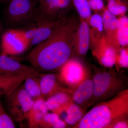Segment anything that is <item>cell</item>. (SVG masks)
<instances>
[{"mask_svg": "<svg viewBox=\"0 0 128 128\" xmlns=\"http://www.w3.org/2000/svg\"><path fill=\"white\" fill-rule=\"evenodd\" d=\"M87 108L73 102L66 110V116L64 121L68 126L74 127L82 119Z\"/></svg>", "mask_w": 128, "mask_h": 128, "instance_id": "obj_21", "label": "cell"}, {"mask_svg": "<svg viewBox=\"0 0 128 128\" xmlns=\"http://www.w3.org/2000/svg\"><path fill=\"white\" fill-rule=\"evenodd\" d=\"M104 35L108 42L118 51L121 48L117 39V29L120 22L119 17L110 12L105 7L102 12Z\"/></svg>", "mask_w": 128, "mask_h": 128, "instance_id": "obj_13", "label": "cell"}, {"mask_svg": "<svg viewBox=\"0 0 128 128\" xmlns=\"http://www.w3.org/2000/svg\"><path fill=\"white\" fill-rule=\"evenodd\" d=\"M68 126L59 116L54 113L48 112L39 124V128H65Z\"/></svg>", "mask_w": 128, "mask_h": 128, "instance_id": "obj_22", "label": "cell"}, {"mask_svg": "<svg viewBox=\"0 0 128 128\" xmlns=\"http://www.w3.org/2000/svg\"><path fill=\"white\" fill-rule=\"evenodd\" d=\"M119 17V23L117 32V41L121 48L128 47V17L125 15Z\"/></svg>", "mask_w": 128, "mask_h": 128, "instance_id": "obj_23", "label": "cell"}, {"mask_svg": "<svg viewBox=\"0 0 128 128\" xmlns=\"http://www.w3.org/2000/svg\"><path fill=\"white\" fill-rule=\"evenodd\" d=\"M16 126L5 108L0 96V128H14Z\"/></svg>", "mask_w": 128, "mask_h": 128, "instance_id": "obj_26", "label": "cell"}, {"mask_svg": "<svg viewBox=\"0 0 128 128\" xmlns=\"http://www.w3.org/2000/svg\"><path fill=\"white\" fill-rule=\"evenodd\" d=\"M90 48V28L88 22L80 19L74 44L75 57L84 58Z\"/></svg>", "mask_w": 128, "mask_h": 128, "instance_id": "obj_12", "label": "cell"}, {"mask_svg": "<svg viewBox=\"0 0 128 128\" xmlns=\"http://www.w3.org/2000/svg\"><path fill=\"white\" fill-rule=\"evenodd\" d=\"M74 8L78 13L80 19L88 22L92 15L87 0H72Z\"/></svg>", "mask_w": 128, "mask_h": 128, "instance_id": "obj_25", "label": "cell"}, {"mask_svg": "<svg viewBox=\"0 0 128 128\" xmlns=\"http://www.w3.org/2000/svg\"><path fill=\"white\" fill-rule=\"evenodd\" d=\"M128 90L126 89L112 98L94 105L74 128H108L113 123L128 118Z\"/></svg>", "mask_w": 128, "mask_h": 128, "instance_id": "obj_2", "label": "cell"}, {"mask_svg": "<svg viewBox=\"0 0 128 128\" xmlns=\"http://www.w3.org/2000/svg\"><path fill=\"white\" fill-rule=\"evenodd\" d=\"M105 6L110 12L117 17L124 16L128 12V2L126 0H105Z\"/></svg>", "mask_w": 128, "mask_h": 128, "instance_id": "obj_24", "label": "cell"}, {"mask_svg": "<svg viewBox=\"0 0 128 128\" xmlns=\"http://www.w3.org/2000/svg\"><path fill=\"white\" fill-rule=\"evenodd\" d=\"M92 68L93 93L90 106L112 98L126 89L127 79L118 71L95 65Z\"/></svg>", "mask_w": 128, "mask_h": 128, "instance_id": "obj_3", "label": "cell"}, {"mask_svg": "<svg viewBox=\"0 0 128 128\" xmlns=\"http://www.w3.org/2000/svg\"><path fill=\"white\" fill-rule=\"evenodd\" d=\"M34 2H35V3H37V4H38V2H39V0H32Z\"/></svg>", "mask_w": 128, "mask_h": 128, "instance_id": "obj_32", "label": "cell"}, {"mask_svg": "<svg viewBox=\"0 0 128 128\" xmlns=\"http://www.w3.org/2000/svg\"><path fill=\"white\" fill-rule=\"evenodd\" d=\"M80 19L70 14L61 21L48 38L34 46L26 58L40 72L58 73L64 64L75 57V38Z\"/></svg>", "mask_w": 128, "mask_h": 128, "instance_id": "obj_1", "label": "cell"}, {"mask_svg": "<svg viewBox=\"0 0 128 128\" xmlns=\"http://www.w3.org/2000/svg\"><path fill=\"white\" fill-rule=\"evenodd\" d=\"M30 74H0V96H7L22 84Z\"/></svg>", "mask_w": 128, "mask_h": 128, "instance_id": "obj_16", "label": "cell"}, {"mask_svg": "<svg viewBox=\"0 0 128 128\" xmlns=\"http://www.w3.org/2000/svg\"><path fill=\"white\" fill-rule=\"evenodd\" d=\"M2 29V25L1 23L0 22V33L1 32Z\"/></svg>", "mask_w": 128, "mask_h": 128, "instance_id": "obj_31", "label": "cell"}, {"mask_svg": "<svg viewBox=\"0 0 128 128\" xmlns=\"http://www.w3.org/2000/svg\"><path fill=\"white\" fill-rule=\"evenodd\" d=\"M45 101L43 98L34 101L26 119L29 128H39V124L41 120L48 112Z\"/></svg>", "mask_w": 128, "mask_h": 128, "instance_id": "obj_17", "label": "cell"}, {"mask_svg": "<svg viewBox=\"0 0 128 128\" xmlns=\"http://www.w3.org/2000/svg\"></svg>", "mask_w": 128, "mask_h": 128, "instance_id": "obj_33", "label": "cell"}, {"mask_svg": "<svg viewBox=\"0 0 128 128\" xmlns=\"http://www.w3.org/2000/svg\"><path fill=\"white\" fill-rule=\"evenodd\" d=\"M4 12L8 28H26L36 22L38 4L32 0H10Z\"/></svg>", "mask_w": 128, "mask_h": 128, "instance_id": "obj_4", "label": "cell"}, {"mask_svg": "<svg viewBox=\"0 0 128 128\" xmlns=\"http://www.w3.org/2000/svg\"><path fill=\"white\" fill-rule=\"evenodd\" d=\"M90 28V48L96 45L104 36V29L102 14L94 12L88 22Z\"/></svg>", "mask_w": 128, "mask_h": 128, "instance_id": "obj_18", "label": "cell"}, {"mask_svg": "<svg viewBox=\"0 0 128 128\" xmlns=\"http://www.w3.org/2000/svg\"><path fill=\"white\" fill-rule=\"evenodd\" d=\"M40 83L42 98L45 100L60 92H71V89L62 81L58 73H41Z\"/></svg>", "mask_w": 128, "mask_h": 128, "instance_id": "obj_9", "label": "cell"}, {"mask_svg": "<svg viewBox=\"0 0 128 128\" xmlns=\"http://www.w3.org/2000/svg\"><path fill=\"white\" fill-rule=\"evenodd\" d=\"M61 21L36 24L34 36L30 42V48L36 46L48 39Z\"/></svg>", "mask_w": 128, "mask_h": 128, "instance_id": "obj_19", "label": "cell"}, {"mask_svg": "<svg viewBox=\"0 0 128 128\" xmlns=\"http://www.w3.org/2000/svg\"><path fill=\"white\" fill-rule=\"evenodd\" d=\"M29 44L24 37L22 30L8 28L1 37L0 54L16 56L29 48Z\"/></svg>", "mask_w": 128, "mask_h": 128, "instance_id": "obj_7", "label": "cell"}, {"mask_svg": "<svg viewBox=\"0 0 128 128\" xmlns=\"http://www.w3.org/2000/svg\"><path fill=\"white\" fill-rule=\"evenodd\" d=\"M87 1L92 11L102 14L105 7L104 0H87Z\"/></svg>", "mask_w": 128, "mask_h": 128, "instance_id": "obj_28", "label": "cell"}, {"mask_svg": "<svg viewBox=\"0 0 128 128\" xmlns=\"http://www.w3.org/2000/svg\"><path fill=\"white\" fill-rule=\"evenodd\" d=\"M32 66L21 64L8 55L0 54V74H39Z\"/></svg>", "mask_w": 128, "mask_h": 128, "instance_id": "obj_14", "label": "cell"}, {"mask_svg": "<svg viewBox=\"0 0 128 128\" xmlns=\"http://www.w3.org/2000/svg\"><path fill=\"white\" fill-rule=\"evenodd\" d=\"M73 102L70 92H58L45 101L48 111L54 113L60 117L64 112H66L70 105Z\"/></svg>", "mask_w": 128, "mask_h": 128, "instance_id": "obj_15", "label": "cell"}, {"mask_svg": "<svg viewBox=\"0 0 128 128\" xmlns=\"http://www.w3.org/2000/svg\"><path fill=\"white\" fill-rule=\"evenodd\" d=\"M3 103L7 112L14 122L26 120L34 101L21 84L5 96Z\"/></svg>", "mask_w": 128, "mask_h": 128, "instance_id": "obj_5", "label": "cell"}, {"mask_svg": "<svg viewBox=\"0 0 128 128\" xmlns=\"http://www.w3.org/2000/svg\"><path fill=\"white\" fill-rule=\"evenodd\" d=\"M9 0H0V5L2 4H8Z\"/></svg>", "mask_w": 128, "mask_h": 128, "instance_id": "obj_30", "label": "cell"}, {"mask_svg": "<svg viewBox=\"0 0 128 128\" xmlns=\"http://www.w3.org/2000/svg\"><path fill=\"white\" fill-rule=\"evenodd\" d=\"M128 118L121 120L113 123L108 128H128Z\"/></svg>", "mask_w": 128, "mask_h": 128, "instance_id": "obj_29", "label": "cell"}, {"mask_svg": "<svg viewBox=\"0 0 128 128\" xmlns=\"http://www.w3.org/2000/svg\"><path fill=\"white\" fill-rule=\"evenodd\" d=\"M90 49L92 55L102 66L110 69L114 66L118 51L108 42L104 35L96 45Z\"/></svg>", "mask_w": 128, "mask_h": 128, "instance_id": "obj_10", "label": "cell"}, {"mask_svg": "<svg viewBox=\"0 0 128 128\" xmlns=\"http://www.w3.org/2000/svg\"><path fill=\"white\" fill-rule=\"evenodd\" d=\"M114 66L118 71L119 69L128 67V47L121 48L117 54Z\"/></svg>", "mask_w": 128, "mask_h": 128, "instance_id": "obj_27", "label": "cell"}, {"mask_svg": "<svg viewBox=\"0 0 128 128\" xmlns=\"http://www.w3.org/2000/svg\"><path fill=\"white\" fill-rule=\"evenodd\" d=\"M74 8L72 0H39L36 24L62 20Z\"/></svg>", "mask_w": 128, "mask_h": 128, "instance_id": "obj_6", "label": "cell"}, {"mask_svg": "<svg viewBox=\"0 0 128 128\" xmlns=\"http://www.w3.org/2000/svg\"><path fill=\"white\" fill-rule=\"evenodd\" d=\"M93 93L92 77L89 71L82 81L71 89V96L74 103L83 108L90 107Z\"/></svg>", "mask_w": 128, "mask_h": 128, "instance_id": "obj_11", "label": "cell"}, {"mask_svg": "<svg viewBox=\"0 0 128 128\" xmlns=\"http://www.w3.org/2000/svg\"><path fill=\"white\" fill-rule=\"evenodd\" d=\"M89 72L80 59L74 57L64 64L58 73L65 84L73 89L85 79Z\"/></svg>", "mask_w": 128, "mask_h": 128, "instance_id": "obj_8", "label": "cell"}, {"mask_svg": "<svg viewBox=\"0 0 128 128\" xmlns=\"http://www.w3.org/2000/svg\"><path fill=\"white\" fill-rule=\"evenodd\" d=\"M41 73L31 75L24 80V87L28 94L34 101L42 98L40 77Z\"/></svg>", "mask_w": 128, "mask_h": 128, "instance_id": "obj_20", "label": "cell"}]
</instances>
